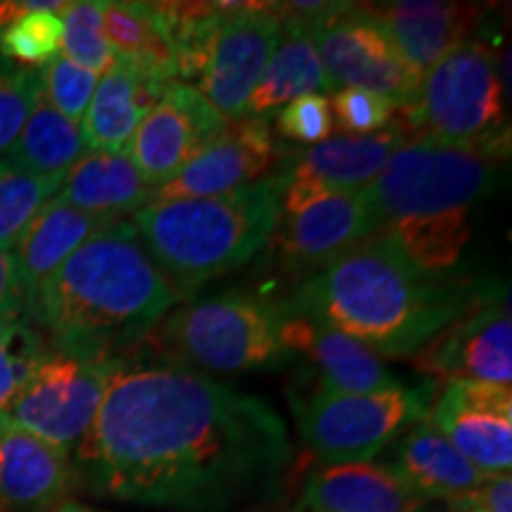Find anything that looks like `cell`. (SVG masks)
Wrapping results in <instances>:
<instances>
[{
	"label": "cell",
	"instance_id": "obj_1",
	"mask_svg": "<svg viewBox=\"0 0 512 512\" xmlns=\"http://www.w3.org/2000/svg\"><path fill=\"white\" fill-rule=\"evenodd\" d=\"M290 460L285 420L266 399L174 361L117 358L76 448L98 496L171 512H228Z\"/></svg>",
	"mask_w": 512,
	"mask_h": 512
},
{
	"label": "cell",
	"instance_id": "obj_2",
	"mask_svg": "<svg viewBox=\"0 0 512 512\" xmlns=\"http://www.w3.org/2000/svg\"><path fill=\"white\" fill-rule=\"evenodd\" d=\"M501 290L415 266L387 235L320 268L283 302L287 313L349 335L380 358H408L448 323Z\"/></svg>",
	"mask_w": 512,
	"mask_h": 512
},
{
	"label": "cell",
	"instance_id": "obj_3",
	"mask_svg": "<svg viewBox=\"0 0 512 512\" xmlns=\"http://www.w3.org/2000/svg\"><path fill=\"white\" fill-rule=\"evenodd\" d=\"M176 302L133 223L117 221L64 259L27 299L24 316L50 349L107 361L150 335Z\"/></svg>",
	"mask_w": 512,
	"mask_h": 512
},
{
	"label": "cell",
	"instance_id": "obj_4",
	"mask_svg": "<svg viewBox=\"0 0 512 512\" xmlns=\"http://www.w3.org/2000/svg\"><path fill=\"white\" fill-rule=\"evenodd\" d=\"M285 174L202 200L150 202L133 214L140 245L176 292L238 271L268 245L283 216Z\"/></svg>",
	"mask_w": 512,
	"mask_h": 512
},
{
	"label": "cell",
	"instance_id": "obj_5",
	"mask_svg": "<svg viewBox=\"0 0 512 512\" xmlns=\"http://www.w3.org/2000/svg\"><path fill=\"white\" fill-rule=\"evenodd\" d=\"M266 3L238 12L211 5H174V76L195 81V91L228 124L247 119V102L259 86L283 24Z\"/></svg>",
	"mask_w": 512,
	"mask_h": 512
},
{
	"label": "cell",
	"instance_id": "obj_6",
	"mask_svg": "<svg viewBox=\"0 0 512 512\" xmlns=\"http://www.w3.org/2000/svg\"><path fill=\"white\" fill-rule=\"evenodd\" d=\"M498 157L477 147L420 136L394 152L387 166L361 188L375 228L463 214L496 188Z\"/></svg>",
	"mask_w": 512,
	"mask_h": 512
},
{
	"label": "cell",
	"instance_id": "obj_7",
	"mask_svg": "<svg viewBox=\"0 0 512 512\" xmlns=\"http://www.w3.org/2000/svg\"><path fill=\"white\" fill-rule=\"evenodd\" d=\"M283 302L233 292L197 299L164 320L166 347L214 373H261L292 361L283 342Z\"/></svg>",
	"mask_w": 512,
	"mask_h": 512
},
{
	"label": "cell",
	"instance_id": "obj_8",
	"mask_svg": "<svg viewBox=\"0 0 512 512\" xmlns=\"http://www.w3.org/2000/svg\"><path fill=\"white\" fill-rule=\"evenodd\" d=\"M408 124L420 136L448 145L477 147L498 159L508 155V114L496 57L479 41L451 48L422 76L418 105Z\"/></svg>",
	"mask_w": 512,
	"mask_h": 512
},
{
	"label": "cell",
	"instance_id": "obj_9",
	"mask_svg": "<svg viewBox=\"0 0 512 512\" xmlns=\"http://www.w3.org/2000/svg\"><path fill=\"white\" fill-rule=\"evenodd\" d=\"M437 382H401L368 394L292 396L299 437L323 463H366L427 418Z\"/></svg>",
	"mask_w": 512,
	"mask_h": 512
},
{
	"label": "cell",
	"instance_id": "obj_10",
	"mask_svg": "<svg viewBox=\"0 0 512 512\" xmlns=\"http://www.w3.org/2000/svg\"><path fill=\"white\" fill-rule=\"evenodd\" d=\"M117 358L95 361L50 349L12 403L8 422L72 456L91 430Z\"/></svg>",
	"mask_w": 512,
	"mask_h": 512
},
{
	"label": "cell",
	"instance_id": "obj_11",
	"mask_svg": "<svg viewBox=\"0 0 512 512\" xmlns=\"http://www.w3.org/2000/svg\"><path fill=\"white\" fill-rule=\"evenodd\" d=\"M309 34L332 88H361L403 112L418 105L422 74L396 53L368 8L356 10L351 5L335 17L311 24Z\"/></svg>",
	"mask_w": 512,
	"mask_h": 512
},
{
	"label": "cell",
	"instance_id": "obj_12",
	"mask_svg": "<svg viewBox=\"0 0 512 512\" xmlns=\"http://www.w3.org/2000/svg\"><path fill=\"white\" fill-rule=\"evenodd\" d=\"M228 126L195 88L171 81L138 124L124 155L147 185L159 188L209 150Z\"/></svg>",
	"mask_w": 512,
	"mask_h": 512
},
{
	"label": "cell",
	"instance_id": "obj_13",
	"mask_svg": "<svg viewBox=\"0 0 512 512\" xmlns=\"http://www.w3.org/2000/svg\"><path fill=\"white\" fill-rule=\"evenodd\" d=\"M422 373L448 380L508 384L512 380V318L508 294L491 297L448 323L413 356Z\"/></svg>",
	"mask_w": 512,
	"mask_h": 512
},
{
	"label": "cell",
	"instance_id": "obj_14",
	"mask_svg": "<svg viewBox=\"0 0 512 512\" xmlns=\"http://www.w3.org/2000/svg\"><path fill=\"white\" fill-rule=\"evenodd\" d=\"M427 422L486 477L512 470V392L508 384L448 380Z\"/></svg>",
	"mask_w": 512,
	"mask_h": 512
},
{
	"label": "cell",
	"instance_id": "obj_15",
	"mask_svg": "<svg viewBox=\"0 0 512 512\" xmlns=\"http://www.w3.org/2000/svg\"><path fill=\"white\" fill-rule=\"evenodd\" d=\"M275 159L278 145L271 136V126L261 119L238 121L171 181L159 185L155 200H202L226 195L256 183V178L273 169Z\"/></svg>",
	"mask_w": 512,
	"mask_h": 512
},
{
	"label": "cell",
	"instance_id": "obj_16",
	"mask_svg": "<svg viewBox=\"0 0 512 512\" xmlns=\"http://www.w3.org/2000/svg\"><path fill=\"white\" fill-rule=\"evenodd\" d=\"M278 247L294 271H316L349 254L377 233L361 192H330L297 214L280 216Z\"/></svg>",
	"mask_w": 512,
	"mask_h": 512
},
{
	"label": "cell",
	"instance_id": "obj_17",
	"mask_svg": "<svg viewBox=\"0 0 512 512\" xmlns=\"http://www.w3.org/2000/svg\"><path fill=\"white\" fill-rule=\"evenodd\" d=\"M171 79L145 64L117 57L95 86L81 119V136L88 152H126L128 140L147 112L162 100Z\"/></svg>",
	"mask_w": 512,
	"mask_h": 512
},
{
	"label": "cell",
	"instance_id": "obj_18",
	"mask_svg": "<svg viewBox=\"0 0 512 512\" xmlns=\"http://www.w3.org/2000/svg\"><path fill=\"white\" fill-rule=\"evenodd\" d=\"M283 342L292 356L302 354L309 358L318 373L316 389H323V392L368 394L399 387L403 382L380 356H375L361 342L339 330L325 328L316 320L287 313Z\"/></svg>",
	"mask_w": 512,
	"mask_h": 512
},
{
	"label": "cell",
	"instance_id": "obj_19",
	"mask_svg": "<svg viewBox=\"0 0 512 512\" xmlns=\"http://www.w3.org/2000/svg\"><path fill=\"white\" fill-rule=\"evenodd\" d=\"M72 482L67 453L12 425L0 430V512H53Z\"/></svg>",
	"mask_w": 512,
	"mask_h": 512
},
{
	"label": "cell",
	"instance_id": "obj_20",
	"mask_svg": "<svg viewBox=\"0 0 512 512\" xmlns=\"http://www.w3.org/2000/svg\"><path fill=\"white\" fill-rule=\"evenodd\" d=\"M384 467L425 503L448 501L453 505L479 489L486 479L427 420L413 425L389 446Z\"/></svg>",
	"mask_w": 512,
	"mask_h": 512
},
{
	"label": "cell",
	"instance_id": "obj_21",
	"mask_svg": "<svg viewBox=\"0 0 512 512\" xmlns=\"http://www.w3.org/2000/svg\"><path fill=\"white\" fill-rule=\"evenodd\" d=\"M403 60L425 76L458 43L479 15L475 5L444 0H401L368 8Z\"/></svg>",
	"mask_w": 512,
	"mask_h": 512
},
{
	"label": "cell",
	"instance_id": "obj_22",
	"mask_svg": "<svg viewBox=\"0 0 512 512\" xmlns=\"http://www.w3.org/2000/svg\"><path fill=\"white\" fill-rule=\"evenodd\" d=\"M422 505L387 467L366 460L316 467L292 512H420Z\"/></svg>",
	"mask_w": 512,
	"mask_h": 512
},
{
	"label": "cell",
	"instance_id": "obj_23",
	"mask_svg": "<svg viewBox=\"0 0 512 512\" xmlns=\"http://www.w3.org/2000/svg\"><path fill=\"white\" fill-rule=\"evenodd\" d=\"M406 128L389 124L368 136H335L311 145L285 171L287 181H309L328 192H356L373 181L406 145Z\"/></svg>",
	"mask_w": 512,
	"mask_h": 512
},
{
	"label": "cell",
	"instance_id": "obj_24",
	"mask_svg": "<svg viewBox=\"0 0 512 512\" xmlns=\"http://www.w3.org/2000/svg\"><path fill=\"white\" fill-rule=\"evenodd\" d=\"M278 19L283 24V34L266 64L259 86L254 88L247 102V119L266 121L292 100L335 91L313 46L309 27L287 15H278Z\"/></svg>",
	"mask_w": 512,
	"mask_h": 512
},
{
	"label": "cell",
	"instance_id": "obj_25",
	"mask_svg": "<svg viewBox=\"0 0 512 512\" xmlns=\"http://www.w3.org/2000/svg\"><path fill=\"white\" fill-rule=\"evenodd\" d=\"M155 192L124 152H88L64 178L60 197L74 209L117 223L155 200Z\"/></svg>",
	"mask_w": 512,
	"mask_h": 512
},
{
	"label": "cell",
	"instance_id": "obj_26",
	"mask_svg": "<svg viewBox=\"0 0 512 512\" xmlns=\"http://www.w3.org/2000/svg\"><path fill=\"white\" fill-rule=\"evenodd\" d=\"M107 226L112 223L74 209L60 195L50 200L15 245L19 278L27 299L64 264L69 254Z\"/></svg>",
	"mask_w": 512,
	"mask_h": 512
},
{
	"label": "cell",
	"instance_id": "obj_27",
	"mask_svg": "<svg viewBox=\"0 0 512 512\" xmlns=\"http://www.w3.org/2000/svg\"><path fill=\"white\" fill-rule=\"evenodd\" d=\"M102 27L112 55L145 64L174 81V5L114 0L102 5Z\"/></svg>",
	"mask_w": 512,
	"mask_h": 512
},
{
	"label": "cell",
	"instance_id": "obj_28",
	"mask_svg": "<svg viewBox=\"0 0 512 512\" xmlns=\"http://www.w3.org/2000/svg\"><path fill=\"white\" fill-rule=\"evenodd\" d=\"M86 155L79 124L62 117L41 95L3 162L34 176L67 178L74 164Z\"/></svg>",
	"mask_w": 512,
	"mask_h": 512
},
{
	"label": "cell",
	"instance_id": "obj_29",
	"mask_svg": "<svg viewBox=\"0 0 512 512\" xmlns=\"http://www.w3.org/2000/svg\"><path fill=\"white\" fill-rule=\"evenodd\" d=\"M377 233L387 235L415 266L432 273H451L458 266L470 242V214L441 216L430 221H401L384 226Z\"/></svg>",
	"mask_w": 512,
	"mask_h": 512
},
{
	"label": "cell",
	"instance_id": "obj_30",
	"mask_svg": "<svg viewBox=\"0 0 512 512\" xmlns=\"http://www.w3.org/2000/svg\"><path fill=\"white\" fill-rule=\"evenodd\" d=\"M62 176H34L0 159V249H15L24 230L60 195Z\"/></svg>",
	"mask_w": 512,
	"mask_h": 512
},
{
	"label": "cell",
	"instance_id": "obj_31",
	"mask_svg": "<svg viewBox=\"0 0 512 512\" xmlns=\"http://www.w3.org/2000/svg\"><path fill=\"white\" fill-rule=\"evenodd\" d=\"M48 344L24 318H0V430L8 427V415L17 394L34 375L46 356Z\"/></svg>",
	"mask_w": 512,
	"mask_h": 512
},
{
	"label": "cell",
	"instance_id": "obj_32",
	"mask_svg": "<svg viewBox=\"0 0 512 512\" xmlns=\"http://www.w3.org/2000/svg\"><path fill=\"white\" fill-rule=\"evenodd\" d=\"M100 0H76L60 12L62 19V55L83 69L105 74L114 60L110 43L102 27Z\"/></svg>",
	"mask_w": 512,
	"mask_h": 512
},
{
	"label": "cell",
	"instance_id": "obj_33",
	"mask_svg": "<svg viewBox=\"0 0 512 512\" xmlns=\"http://www.w3.org/2000/svg\"><path fill=\"white\" fill-rule=\"evenodd\" d=\"M62 48V19L55 12H29L0 31V57L19 67L38 69Z\"/></svg>",
	"mask_w": 512,
	"mask_h": 512
},
{
	"label": "cell",
	"instance_id": "obj_34",
	"mask_svg": "<svg viewBox=\"0 0 512 512\" xmlns=\"http://www.w3.org/2000/svg\"><path fill=\"white\" fill-rule=\"evenodd\" d=\"M41 95V69L19 67L0 57V159L15 145Z\"/></svg>",
	"mask_w": 512,
	"mask_h": 512
},
{
	"label": "cell",
	"instance_id": "obj_35",
	"mask_svg": "<svg viewBox=\"0 0 512 512\" xmlns=\"http://www.w3.org/2000/svg\"><path fill=\"white\" fill-rule=\"evenodd\" d=\"M43 79V98L55 107L62 117H67L74 124H81L91 98L98 86V74L91 69H83L64 55H57L55 60L41 69Z\"/></svg>",
	"mask_w": 512,
	"mask_h": 512
},
{
	"label": "cell",
	"instance_id": "obj_36",
	"mask_svg": "<svg viewBox=\"0 0 512 512\" xmlns=\"http://www.w3.org/2000/svg\"><path fill=\"white\" fill-rule=\"evenodd\" d=\"M330 112L335 128L344 131V136H368L389 126L394 105L361 88H339L332 93Z\"/></svg>",
	"mask_w": 512,
	"mask_h": 512
},
{
	"label": "cell",
	"instance_id": "obj_37",
	"mask_svg": "<svg viewBox=\"0 0 512 512\" xmlns=\"http://www.w3.org/2000/svg\"><path fill=\"white\" fill-rule=\"evenodd\" d=\"M275 124H278L280 136L309 147L328 140L335 131L330 100L325 95H304V98L292 100L290 105L280 107Z\"/></svg>",
	"mask_w": 512,
	"mask_h": 512
},
{
	"label": "cell",
	"instance_id": "obj_38",
	"mask_svg": "<svg viewBox=\"0 0 512 512\" xmlns=\"http://www.w3.org/2000/svg\"><path fill=\"white\" fill-rule=\"evenodd\" d=\"M458 512H512V477L491 475L470 496L453 503Z\"/></svg>",
	"mask_w": 512,
	"mask_h": 512
},
{
	"label": "cell",
	"instance_id": "obj_39",
	"mask_svg": "<svg viewBox=\"0 0 512 512\" xmlns=\"http://www.w3.org/2000/svg\"><path fill=\"white\" fill-rule=\"evenodd\" d=\"M24 306H27V294H24L22 278H19L15 252L0 249V318H22Z\"/></svg>",
	"mask_w": 512,
	"mask_h": 512
},
{
	"label": "cell",
	"instance_id": "obj_40",
	"mask_svg": "<svg viewBox=\"0 0 512 512\" xmlns=\"http://www.w3.org/2000/svg\"><path fill=\"white\" fill-rule=\"evenodd\" d=\"M53 512H102V510L88 508V505H81V503H62L60 508H55Z\"/></svg>",
	"mask_w": 512,
	"mask_h": 512
}]
</instances>
